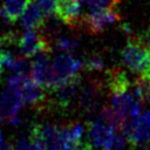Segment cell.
Segmentation results:
<instances>
[{
  "label": "cell",
  "mask_w": 150,
  "mask_h": 150,
  "mask_svg": "<svg viewBox=\"0 0 150 150\" xmlns=\"http://www.w3.org/2000/svg\"><path fill=\"white\" fill-rule=\"evenodd\" d=\"M105 82L109 89L110 105L118 115L121 123L139 115L143 101L136 82L132 83L128 75L120 68L107 70Z\"/></svg>",
  "instance_id": "1"
},
{
  "label": "cell",
  "mask_w": 150,
  "mask_h": 150,
  "mask_svg": "<svg viewBox=\"0 0 150 150\" xmlns=\"http://www.w3.org/2000/svg\"><path fill=\"white\" fill-rule=\"evenodd\" d=\"M122 60L130 71L138 75L150 74V50L143 46L136 36L129 38L122 50Z\"/></svg>",
  "instance_id": "2"
},
{
  "label": "cell",
  "mask_w": 150,
  "mask_h": 150,
  "mask_svg": "<svg viewBox=\"0 0 150 150\" xmlns=\"http://www.w3.org/2000/svg\"><path fill=\"white\" fill-rule=\"evenodd\" d=\"M32 61V77L46 91H53L57 86V79L54 74L50 62V49H42L33 56Z\"/></svg>",
  "instance_id": "3"
},
{
  "label": "cell",
  "mask_w": 150,
  "mask_h": 150,
  "mask_svg": "<svg viewBox=\"0 0 150 150\" xmlns=\"http://www.w3.org/2000/svg\"><path fill=\"white\" fill-rule=\"evenodd\" d=\"M118 130L125 136L130 145L150 139V110L123 121Z\"/></svg>",
  "instance_id": "4"
},
{
  "label": "cell",
  "mask_w": 150,
  "mask_h": 150,
  "mask_svg": "<svg viewBox=\"0 0 150 150\" xmlns=\"http://www.w3.org/2000/svg\"><path fill=\"white\" fill-rule=\"evenodd\" d=\"M87 128L89 142L96 150H104L117 129L108 118H105L100 112L95 118L87 122Z\"/></svg>",
  "instance_id": "5"
},
{
  "label": "cell",
  "mask_w": 150,
  "mask_h": 150,
  "mask_svg": "<svg viewBox=\"0 0 150 150\" xmlns=\"http://www.w3.org/2000/svg\"><path fill=\"white\" fill-rule=\"evenodd\" d=\"M120 19V14L116 12L115 7L94 8L83 16V27H86L91 34H97Z\"/></svg>",
  "instance_id": "6"
},
{
  "label": "cell",
  "mask_w": 150,
  "mask_h": 150,
  "mask_svg": "<svg viewBox=\"0 0 150 150\" xmlns=\"http://www.w3.org/2000/svg\"><path fill=\"white\" fill-rule=\"evenodd\" d=\"M29 139L41 150H59V131L57 125L50 123H36L32 127Z\"/></svg>",
  "instance_id": "7"
},
{
  "label": "cell",
  "mask_w": 150,
  "mask_h": 150,
  "mask_svg": "<svg viewBox=\"0 0 150 150\" xmlns=\"http://www.w3.org/2000/svg\"><path fill=\"white\" fill-rule=\"evenodd\" d=\"M52 67L60 86L79 73L82 68V62L81 59L75 57L71 53L62 52L54 56L52 60Z\"/></svg>",
  "instance_id": "8"
},
{
  "label": "cell",
  "mask_w": 150,
  "mask_h": 150,
  "mask_svg": "<svg viewBox=\"0 0 150 150\" xmlns=\"http://www.w3.org/2000/svg\"><path fill=\"white\" fill-rule=\"evenodd\" d=\"M18 49L22 56L33 57L42 49H50L49 40H47L36 29H26L18 40Z\"/></svg>",
  "instance_id": "9"
},
{
  "label": "cell",
  "mask_w": 150,
  "mask_h": 150,
  "mask_svg": "<svg viewBox=\"0 0 150 150\" xmlns=\"http://www.w3.org/2000/svg\"><path fill=\"white\" fill-rule=\"evenodd\" d=\"M54 14L61 22L71 28L83 27L80 0H57Z\"/></svg>",
  "instance_id": "10"
},
{
  "label": "cell",
  "mask_w": 150,
  "mask_h": 150,
  "mask_svg": "<svg viewBox=\"0 0 150 150\" xmlns=\"http://www.w3.org/2000/svg\"><path fill=\"white\" fill-rule=\"evenodd\" d=\"M22 104L23 102L18 93L7 87L6 90L0 93V121L12 124V122L19 115Z\"/></svg>",
  "instance_id": "11"
},
{
  "label": "cell",
  "mask_w": 150,
  "mask_h": 150,
  "mask_svg": "<svg viewBox=\"0 0 150 150\" xmlns=\"http://www.w3.org/2000/svg\"><path fill=\"white\" fill-rule=\"evenodd\" d=\"M47 19L46 13L38 1L30 0L21 15V25L25 29H41Z\"/></svg>",
  "instance_id": "12"
},
{
  "label": "cell",
  "mask_w": 150,
  "mask_h": 150,
  "mask_svg": "<svg viewBox=\"0 0 150 150\" xmlns=\"http://www.w3.org/2000/svg\"><path fill=\"white\" fill-rule=\"evenodd\" d=\"M81 62H82V68L89 73L103 71L105 68L104 57L97 53H90V54L82 56Z\"/></svg>",
  "instance_id": "13"
},
{
  "label": "cell",
  "mask_w": 150,
  "mask_h": 150,
  "mask_svg": "<svg viewBox=\"0 0 150 150\" xmlns=\"http://www.w3.org/2000/svg\"><path fill=\"white\" fill-rule=\"evenodd\" d=\"M136 86L142 101L150 103V74L138 75V77L136 79Z\"/></svg>",
  "instance_id": "14"
},
{
  "label": "cell",
  "mask_w": 150,
  "mask_h": 150,
  "mask_svg": "<svg viewBox=\"0 0 150 150\" xmlns=\"http://www.w3.org/2000/svg\"><path fill=\"white\" fill-rule=\"evenodd\" d=\"M55 47L66 53H71L79 47V41L74 36H57L55 40Z\"/></svg>",
  "instance_id": "15"
},
{
  "label": "cell",
  "mask_w": 150,
  "mask_h": 150,
  "mask_svg": "<svg viewBox=\"0 0 150 150\" xmlns=\"http://www.w3.org/2000/svg\"><path fill=\"white\" fill-rule=\"evenodd\" d=\"M128 139L121 131H115L112 138L107 144L104 150H128Z\"/></svg>",
  "instance_id": "16"
},
{
  "label": "cell",
  "mask_w": 150,
  "mask_h": 150,
  "mask_svg": "<svg viewBox=\"0 0 150 150\" xmlns=\"http://www.w3.org/2000/svg\"><path fill=\"white\" fill-rule=\"evenodd\" d=\"M14 150H41V149L36 144H34L30 139H26L21 137L14 144Z\"/></svg>",
  "instance_id": "17"
},
{
  "label": "cell",
  "mask_w": 150,
  "mask_h": 150,
  "mask_svg": "<svg viewBox=\"0 0 150 150\" xmlns=\"http://www.w3.org/2000/svg\"><path fill=\"white\" fill-rule=\"evenodd\" d=\"M36 1L39 2V5L41 6V8L43 9L47 16H50L54 14V9L57 0H36Z\"/></svg>",
  "instance_id": "18"
},
{
  "label": "cell",
  "mask_w": 150,
  "mask_h": 150,
  "mask_svg": "<svg viewBox=\"0 0 150 150\" xmlns=\"http://www.w3.org/2000/svg\"><path fill=\"white\" fill-rule=\"evenodd\" d=\"M136 39H137L143 46H145V47L150 50V25H149L141 34H138V35L136 36Z\"/></svg>",
  "instance_id": "19"
},
{
  "label": "cell",
  "mask_w": 150,
  "mask_h": 150,
  "mask_svg": "<svg viewBox=\"0 0 150 150\" xmlns=\"http://www.w3.org/2000/svg\"><path fill=\"white\" fill-rule=\"evenodd\" d=\"M130 150H150V139L138 143L136 145H130Z\"/></svg>",
  "instance_id": "20"
},
{
  "label": "cell",
  "mask_w": 150,
  "mask_h": 150,
  "mask_svg": "<svg viewBox=\"0 0 150 150\" xmlns=\"http://www.w3.org/2000/svg\"><path fill=\"white\" fill-rule=\"evenodd\" d=\"M0 21H4L6 23H11V20L7 15V12H6L4 5H0Z\"/></svg>",
  "instance_id": "21"
},
{
  "label": "cell",
  "mask_w": 150,
  "mask_h": 150,
  "mask_svg": "<svg viewBox=\"0 0 150 150\" xmlns=\"http://www.w3.org/2000/svg\"><path fill=\"white\" fill-rule=\"evenodd\" d=\"M0 150H14V146H13L11 143L4 141L2 144L0 145Z\"/></svg>",
  "instance_id": "22"
},
{
  "label": "cell",
  "mask_w": 150,
  "mask_h": 150,
  "mask_svg": "<svg viewBox=\"0 0 150 150\" xmlns=\"http://www.w3.org/2000/svg\"><path fill=\"white\" fill-rule=\"evenodd\" d=\"M2 142H4V139H2V134H1V129H0V145L2 144Z\"/></svg>",
  "instance_id": "23"
},
{
  "label": "cell",
  "mask_w": 150,
  "mask_h": 150,
  "mask_svg": "<svg viewBox=\"0 0 150 150\" xmlns=\"http://www.w3.org/2000/svg\"><path fill=\"white\" fill-rule=\"evenodd\" d=\"M2 71H4V70L0 68V82H1V75H2Z\"/></svg>",
  "instance_id": "24"
}]
</instances>
